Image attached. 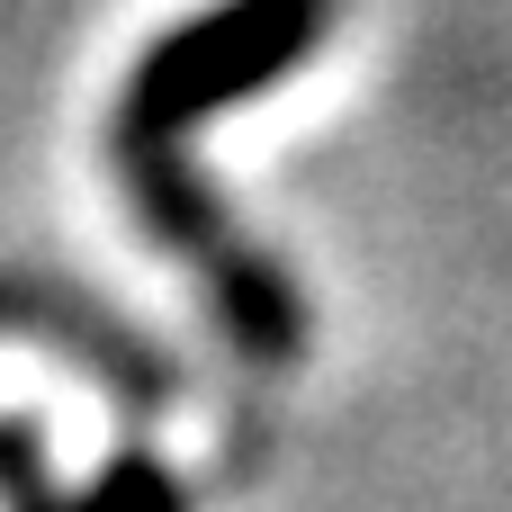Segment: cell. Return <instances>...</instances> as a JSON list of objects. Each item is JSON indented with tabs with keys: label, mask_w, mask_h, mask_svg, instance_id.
<instances>
[{
	"label": "cell",
	"mask_w": 512,
	"mask_h": 512,
	"mask_svg": "<svg viewBox=\"0 0 512 512\" xmlns=\"http://www.w3.org/2000/svg\"><path fill=\"white\" fill-rule=\"evenodd\" d=\"M324 36V0H225L207 18H189L180 36H162L117 108V162L135 171L144 153H162L189 117H216L225 99H252L270 72H288L306 45Z\"/></svg>",
	"instance_id": "1"
},
{
	"label": "cell",
	"mask_w": 512,
	"mask_h": 512,
	"mask_svg": "<svg viewBox=\"0 0 512 512\" xmlns=\"http://www.w3.org/2000/svg\"><path fill=\"white\" fill-rule=\"evenodd\" d=\"M81 512H171V486H162L144 459H126V468H117V477H108V486H99Z\"/></svg>",
	"instance_id": "2"
}]
</instances>
